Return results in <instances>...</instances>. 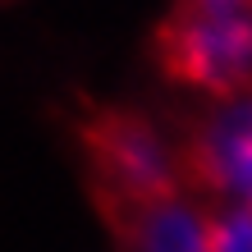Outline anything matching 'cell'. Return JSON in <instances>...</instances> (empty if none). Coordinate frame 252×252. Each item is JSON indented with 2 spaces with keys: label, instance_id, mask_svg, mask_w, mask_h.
Returning <instances> with one entry per match:
<instances>
[{
  "label": "cell",
  "instance_id": "5",
  "mask_svg": "<svg viewBox=\"0 0 252 252\" xmlns=\"http://www.w3.org/2000/svg\"><path fill=\"white\" fill-rule=\"evenodd\" d=\"M206 252H252V206H202Z\"/></svg>",
  "mask_w": 252,
  "mask_h": 252
},
{
  "label": "cell",
  "instance_id": "3",
  "mask_svg": "<svg viewBox=\"0 0 252 252\" xmlns=\"http://www.w3.org/2000/svg\"><path fill=\"white\" fill-rule=\"evenodd\" d=\"M170 142L179 184L197 206H252V96L216 101Z\"/></svg>",
  "mask_w": 252,
  "mask_h": 252
},
{
  "label": "cell",
  "instance_id": "1",
  "mask_svg": "<svg viewBox=\"0 0 252 252\" xmlns=\"http://www.w3.org/2000/svg\"><path fill=\"white\" fill-rule=\"evenodd\" d=\"M152 55L174 87L206 101L252 96V0H174Z\"/></svg>",
  "mask_w": 252,
  "mask_h": 252
},
{
  "label": "cell",
  "instance_id": "4",
  "mask_svg": "<svg viewBox=\"0 0 252 252\" xmlns=\"http://www.w3.org/2000/svg\"><path fill=\"white\" fill-rule=\"evenodd\" d=\"M115 252H206L202 206L192 197H170L152 206H133L106 220Z\"/></svg>",
  "mask_w": 252,
  "mask_h": 252
},
{
  "label": "cell",
  "instance_id": "2",
  "mask_svg": "<svg viewBox=\"0 0 252 252\" xmlns=\"http://www.w3.org/2000/svg\"><path fill=\"white\" fill-rule=\"evenodd\" d=\"M78 147L101 220L133 211V206L188 197L179 184L174 142L147 115H133L120 106H92L78 124Z\"/></svg>",
  "mask_w": 252,
  "mask_h": 252
}]
</instances>
